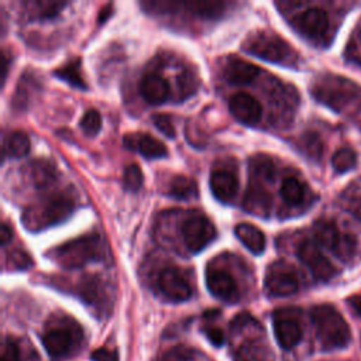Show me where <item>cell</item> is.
<instances>
[{
    "label": "cell",
    "mask_w": 361,
    "mask_h": 361,
    "mask_svg": "<svg viewBox=\"0 0 361 361\" xmlns=\"http://www.w3.org/2000/svg\"><path fill=\"white\" fill-rule=\"evenodd\" d=\"M310 319L317 340L324 350L344 348L351 340V331L341 313L331 305H317L310 310Z\"/></svg>",
    "instance_id": "6da1fadb"
},
{
    "label": "cell",
    "mask_w": 361,
    "mask_h": 361,
    "mask_svg": "<svg viewBox=\"0 0 361 361\" xmlns=\"http://www.w3.org/2000/svg\"><path fill=\"white\" fill-rule=\"evenodd\" d=\"M75 209V200L65 192L54 193L27 207L21 220L31 231L63 221Z\"/></svg>",
    "instance_id": "7a4b0ae2"
},
{
    "label": "cell",
    "mask_w": 361,
    "mask_h": 361,
    "mask_svg": "<svg viewBox=\"0 0 361 361\" xmlns=\"http://www.w3.org/2000/svg\"><path fill=\"white\" fill-rule=\"evenodd\" d=\"M82 340L80 326L71 317H56L47 324L42 344L52 360L69 357Z\"/></svg>",
    "instance_id": "3957f363"
},
{
    "label": "cell",
    "mask_w": 361,
    "mask_h": 361,
    "mask_svg": "<svg viewBox=\"0 0 361 361\" xmlns=\"http://www.w3.org/2000/svg\"><path fill=\"white\" fill-rule=\"evenodd\" d=\"M55 261L63 268H79L103 257L102 240L97 234H89L71 240L54 250Z\"/></svg>",
    "instance_id": "277c9868"
},
{
    "label": "cell",
    "mask_w": 361,
    "mask_h": 361,
    "mask_svg": "<svg viewBox=\"0 0 361 361\" xmlns=\"http://www.w3.org/2000/svg\"><path fill=\"white\" fill-rule=\"evenodd\" d=\"M244 49L268 62L290 65L295 58L293 49L286 41L274 34H258L252 37L245 45Z\"/></svg>",
    "instance_id": "5b68a950"
},
{
    "label": "cell",
    "mask_w": 361,
    "mask_h": 361,
    "mask_svg": "<svg viewBox=\"0 0 361 361\" xmlns=\"http://www.w3.org/2000/svg\"><path fill=\"white\" fill-rule=\"evenodd\" d=\"M182 238L189 251L199 252L216 238V228L206 216L192 214L182 223Z\"/></svg>",
    "instance_id": "8992f818"
},
{
    "label": "cell",
    "mask_w": 361,
    "mask_h": 361,
    "mask_svg": "<svg viewBox=\"0 0 361 361\" xmlns=\"http://www.w3.org/2000/svg\"><path fill=\"white\" fill-rule=\"evenodd\" d=\"M357 86L345 78H329L323 82H319L313 89V96L322 103L327 104L334 110H340L341 106L350 100V97L355 96Z\"/></svg>",
    "instance_id": "52a82bcc"
},
{
    "label": "cell",
    "mask_w": 361,
    "mask_h": 361,
    "mask_svg": "<svg viewBox=\"0 0 361 361\" xmlns=\"http://www.w3.org/2000/svg\"><path fill=\"white\" fill-rule=\"evenodd\" d=\"M272 320L275 338L282 348L290 350L299 344L303 336V330L293 309L275 310Z\"/></svg>",
    "instance_id": "ba28073f"
},
{
    "label": "cell",
    "mask_w": 361,
    "mask_h": 361,
    "mask_svg": "<svg viewBox=\"0 0 361 361\" xmlns=\"http://www.w3.org/2000/svg\"><path fill=\"white\" fill-rule=\"evenodd\" d=\"M299 288V281L293 269L285 262L272 264L265 275V289L272 296H289Z\"/></svg>",
    "instance_id": "9c48e42d"
},
{
    "label": "cell",
    "mask_w": 361,
    "mask_h": 361,
    "mask_svg": "<svg viewBox=\"0 0 361 361\" xmlns=\"http://www.w3.org/2000/svg\"><path fill=\"white\" fill-rule=\"evenodd\" d=\"M299 259L310 269V272L313 274V276L319 281H329L336 274V268L334 265L323 255V252L320 251V248L309 241L305 240L298 245V251H296Z\"/></svg>",
    "instance_id": "30bf717a"
},
{
    "label": "cell",
    "mask_w": 361,
    "mask_h": 361,
    "mask_svg": "<svg viewBox=\"0 0 361 361\" xmlns=\"http://www.w3.org/2000/svg\"><path fill=\"white\" fill-rule=\"evenodd\" d=\"M158 288L172 302H185L192 296V289L175 267H166L158 276Z\"/></svg>",
    "instance_id": "8fae6325"
},
{
    "label": "cell",
    "mask_w": 361,
    "mask_h": 361,
    "mask_svg": "<svg viewBox=\"0 0 361 361\" xmlns=\"http://www.w3.org/2000/svg\"><path fill=\"white\" fill-rule=\"evenodd\" d=\"M206 285L213 296L224 302L238 300V288L235 279L230 272L221 268H207L206 269Z\"/></svg>",
    "instance_id": "7c38bea8"
},
{
    "label": "cell",
    "mask_w": 361,
    "mask_h": 361,
    "mask_svg": "<svg viewBox=\"0 0 361 361\" xmlns=\"http://www.w3.org/2000/svg\"><path fill=\"white\" fill-rule=\"evenodd\" d=\"M295 27L306 38L317 41L329 28V16L320 7H310L295 18Z\"/></svg>",
    "instance_id": "4fadbf2b"
},
{
    "label": "cell",
    "mask_w": 361,
    "mask_h": 361,
    "mask_svg": "<svg viewBox=\"0 0 361 361\" xmlns=\"http://www.w3.org/2000/svg\"><path fill=\"white\" fill-rule=\"evenodd\" d=\"M228 109L233 117L243 124L252 126L261 118V104L248 93L233 94L228 100Z\"/></svg>",
    "instance_id": "5bb4252c"
},
{
    "label": "cell",
    "mask_w": 361,
    "mask_h": 361,
    "mask_svg": "<svg viewBox=\"0 0 361 361\" xmlns=\"http://www.w3.org/2000/svg\"><path fill=\"white\" fill-rule=\"evenodd\" d=\"M209 185L213 196L220 202H230L238 189L237 176L227 169H214L210 173Z\"/></svg>",
    "instance_id": "9a60e30c"
},
{
    "label": "cell",
    "mask_w": 361,
    "mask_h": 361,
    "mask_svg": "<svg viewBox=\"0 0 361 361\" xmlns=\"http://www.w3.org/2000/svg\"><path fill=\"white\" fill-rule=\"evenodd\" d=\"M123 142L128 149H137L142 157L148 159L162 158L168 154L166 147L149 134H128L124 137Z\"/></svg>",
    "instance_id": "2e32d148"
},
{
    "label": "cell",
    "mask_w": 361,
    "mask_h": 361,
    "mask_svg": "<svg viewBox=\"0 0 361 361\" xmlns=\"http://www.w3.org/2000/svg\"><path fill=\"white\" fill-rule=\"evenodd\" d=\"M140 93L148 103L161 104L169 97V85L162 76L157 73H147L141 79Z\"/></svg>",
    "instance_id": "e0dca14e"
},
{
    "label": "cell",
    "mask_w": 361,
    "mask_h": 361,
    "mask_svg": "<svg viewBox=\"0 0 361 361\" xmlns=\"http://www.w3.org/2000/svg\"><path fill=\"white\" fill-rule=\"evenodd\" d=\"M259 73L258 66L240 58H231L224 66L226 79L234 85H245L252 82Z\"/></svg>",
    "instance_id": "ac0fdd59"
},
{
    "label": "cell",
    "mask_w": 361,
    "mask_h": 361,
    "mask_svg": "<svg viewBox=\"0 0 361 361\" xmlns=\"http://www.w3.org/2000/svg\"><path fill=\"white\" fill-rule=\"evenodd\" d=\"M234 234L235 237L241 241V244L251 251L255 255H259L264 252L265 250V235L264 233L257 228L254 224L250 223H240L235 226L234 228Z\"/></svg>",
    "instance_id": "d6986e66"
},
{
    "label": "cell",
    "mask_w": 361,
    "mask_h": 361,
    "mask_svg": "<svg viewBox=\"0 0 361 361\" xmlns=\"http://www.w3.org/2000/svg\"><path fill=\"white\" fill-rule=\"evenodd\" d=\"M269 351L255 338H247L238 344L233 354L234 361H268Z\"/></svg>",
    "instance_id": "ffe728a7"
},
{
    "label": "cell",
    "mask_w": 361,
    "mask_h": 361,
    "mask_svg": "<svg viewBox=\"0 0 361 361\" xmlns=\"http://www.w3.org/2000/svg\"><path fill=\"white\" fill-rule=\"evenodd\" d=\"M313 234H314L316 241L322 247H324L330 251L336 250L340 243V231H338L336 223L331 220H326V219L317 220L313 224Z\"/></svg>",
    "instance_id": "44dd1931"
},
{
    "label": "cell",
    "mask_w": 361,
    "mask_h": 361,
    "mask_svg": "<svg viewBox=\"0 0 361 361\" xmlns=\"http://www.w3.org/2000/svg\"><path fill=\"white\" fill-rule=\"evenodd\" d=\"M169 196L178 200L190 199L197 195V185L193 179L185 175H176L172 178L169 185Z\"/></svg>",
    "instance_id": "7402d4cb"
},
{
    "label": "cell",
    "mask_w": 361,
    "mask_h": 361,
    "mask_svg": "<svg viewBox=\"0 0 361 361\" xmlns=\"http://www.w3.org/2000/svg\"><path fill=\"white\" fill-rule=\"evenodd\" d=\"M30 151V138L24 131H13L4 141V155L21 158Z\"/></svg>",
    "instance_id": "603a6c76"
},
{
    "label": "cell",
    "mask_w": 361,
    "mask_h": 361,
    "mask_svg": "<svg viewBox=\"0 0 361 361\" xmlns=\"http://www.w3.org/2000/svg\"><path fill=\"white\" fill-rule=\"evenodd\" d=\"M305 186L298 178L288 176L283 179L281 185V196L288 204H300L305 199Z\"/></svg>",
    "instance_id": "cb8c5ba5"
},
{
    "label": "cell",
    "mask_w": 361,
    "mask_h": 361,
    "mask_svg": "<svg viewBox=\"0 0 361 361\" xmlns=\"http://www.w3.org/2000/svg\"><path fill=\"white\" fill-rule=\"evenodd\" d=\"M55 176L56 172L51 162L45 159H38L31 164V178L35 186L47 188L54 182Z\"/></svg>",
    "instance_id": "d4e9b609"
},
{
    "label": "cell",
    "mask_w": 361,
    "mask_h": 361,
    "mask_svg": "<svg viewBox=\"0 0 361 361\" xmlns=\"http://www.w3.org/2000/svg\"><path fill=\"white\" fill-rule=\"evenodd\" d=\"M27 6L30 7V13L32 18H39V20H47V18H52L56 14H59V11L66 6V1H30L27 3Z\"/></svg>",
    "instance_id": "484cf974"
},
{
    "label": "cell",
    "mask_w": 361,
    "mask_h": 361,
    "mask_svg": "<svg viewBox=\"0 0 361 361\" xmlns=\"http://www.w3.org/2000/svg\"><path fill=\"white\" fill-rule=\"evenodd\" d=\"M189 13L202 18H216L223 14L226 4L221 1H204V3H186L183 4Z\"/></svg>",
    "instance_id": "4316f807"
},
{
    "label": "cell",
    "mask_w": 361,
    "mask_h": 361,
    "mask_svg": "<svg viewBox=\"0 0 361 361\" xmlns=\"http://www.w3.org/2000/svg\"><path fill=\"white\" fill-rule=\"evenodd\" d=\"M55 76L61 78L62 80L71 83L75 87L86 89V83L80 73V62L79 61H72L68 65L62 66L61 69L55 71Z\"/></svg>",
    "instance_id": "83f0119b"
},
{
    "label": "cell",
    "mask_w": 361,
    "mask_h": 361,
    "mask_svg": "<svg viewBox=\"0 0 361 361\" xmlns=\"http://www.w3.org/2000/svg\"><path fill=\"white\" fill-rule=\"evenodd\" d=\"M357 162V155L351 148H340L331 157V165L336 172H348Z\"/></svg>",
    "instance_id": "f1b7e54d"
},
{
    "label": "cell",
    "mask_w": 361,
    "mask_h": 361,
    "mask_svg": "<svg viewBox=\"0 0 361 361\" xmlns=\"http://www.w3.org/2000/svg\"><path fill=\"white\" fill-rule=\"evenodd\" d=\"M250 166H251V172L262 180H271L275 175L274 162L268 157H264V155L254 157L250 162Z\"/></svg>",
    "instance_id": "f546056e"
},
{
    "label": "cell",
    "mask_w": 361,
    "mask_h": 361,
    "mask_svg": "<svg viewBox=\"0 0 361 361\" xmlns=\"http://www.w3.org/2000/svg\"><path fill=\"white\" fill-rule=\"evenodd\" d=\"M142 172L137 164H130L124 169V188L130 192H137L142 186Z\"/></svg>",
    "instance_id": "4dcf8cb0"
},
{
    "label": "cell",
    "mask_w": 361,
    "mask_h": 361,
    "mask_svg": "<svg viewBox=\"0 0 361 361\" xmlns=\"http://www.w3.org/2000/svg\"><path fill=\"white\" fill-rule=\"evenodd\" d=\"M80 127L86 135H96L102 127V117L96 109L87 110L80 118Z\"/></svg>",
    "instance_id": "1f68e13d"
},
{
    "label": "cell",
    "mask_w": 361,
    "mask_h": 361,
    "mask_svg": "<svg viewBox=\"0 0 361 361\" xmlns=\"http://www.w3.org/2000/svg\"><path fill=\"white\" fill-rule=\"evenodd\" d=\"M152 123L157 127L158 131H161L165 137L168 138H173L175 137V127L172 124V120L168 114L164 113H157L152 116Z\"/></svg>",
    "instance_id": "d6a6232c"
},
{
    "label": "cell",
    "mask_w": 361,
    "mask_h": 361,
    "mask_svg": "<svg viewBox=\"0 0 361 361\" xmlns=\"http://www.w3.org/2000/svg\"><path fill=\"white\" fill-rule=\"evenodd\" d=\"M1 361H20V347L11 337H6L3 340Z\"/></svg>",
    "instance_id": "836d02e7"
},
{
    "label": "cell",
    "mask_w": 361,
    "mask_h": 361,
    "mask_svg": "<svg viewBox=\"0 0 361 361\" xmlns=\"http://www.w3.org/2000/svg\"><path fill=\"white\" fill-rule=\"evenodd\" d=\"M7 262L10 264V267L17 268V269H27L32 264L30 255L25 251H23V250L11 251L8 254V257H7Z\"/></svg>",
    "instance_id": "e575fe53"
},
{
    "label": "cell",
    "mask_w": 361,
    "mask_h": 361,
    "mask_svg": "<svg viewBox=\"0 0 361 361\" xmlns=\"http://www.w3.org/2000/svg\"><path fill=\"white\" fill-rule=\"evenodd\" d=\"M192 350L186 345H176L165 353L162 361H190Z\"/></svg>",
    "instance_id": "d590c367"
},
{
    "label": "cell",
    "mask_w": 361,
    "mask_h": 361,
    "mask_svg": "<svg viewBox=\"0 0 361 361\" xmlns=\"http://www.w3.org/2000/svg\"><path fill=\"white\" fill-rule=\"evenodd\" d=\"M303 147L307 151V154L312 157H319L322 152V142H320L317 134H314V133L305 134Z\"/></svg>",
    "instance_id": "8d00e7d4"
},
{
    "label": "cell",
    "mask_w": 361,
    "mask_h": 361,
    "mask_svg": "<svg viewBox=\"0 0 361 361\" xmlns=\"http://www.w3.org/2000/svg\"><path fill=\"white\" fill-rule=\"evenodd\" d=\"M204 336L207 337V340L216 345V347H220L223 343H224V333L221 329L216 327V326H209L204 329Z\"/></svg>",
    "instance_id": "74e56055"
},
{
    "label": "cell",
    "mask_w": 361,
    "mask_h": 361,
    "mask_svg": "<svg viewBox=\"0 0 361 361\" xmlns=\"http://www.w3.org/2000/svg\"><path fill=\"white\" fill-rule=\"evenodd\" d=\"M11 235H13V231H11L10 226L7 223H3L1 228H0V241H1L3 247L11 241Z\"/></svg>",
    "instance_id": "f35d334b"
},
{
    "label": "cell",
    "mask_w": 361,
    "mask_h": 361,
    "mask_svg": "<svg viewBox=\"0 0 361 361\" xmlns=\"http://www.w3.org/2000/svg\"><path fill=\"white\" fill-rule=\"evenodd\" d=\"M90 357L93 361H111V354L106 348H99L93 351Z\"/></svg>",
    "instance_id": "ab89813d"
},
{
    "label": "cell",
    "mask_w": 361,
    "mask_h": 361,
    "mask_svg": "<svg viewBox=\"0 0 361 361\" xmlns=\"http://www.w3.org/2000/svg\"><path fill=\"white\" fill-rule=\"evenodd\" d=\"M348 305L361 317V295H354L348 298Z\"/></svg>",
    "instance_id": "60d3db41"
},
{
    "label": "cell",
    "mask_w": 361,
    "mask_h": 361,
    "mask_svg": "<svg viewBox=\"0 0 361 361\" xmlns=\"http://www.w3.org/2000/svg\"><path fill=\"white\" fill-rule=\"evenodd\" d=\"M7 66H8V63H7V55L3 52V54H1V82L6 80V76H7Z\"/></svg>",
    "instance_id": "b9f144b4"
}]
</instances>
